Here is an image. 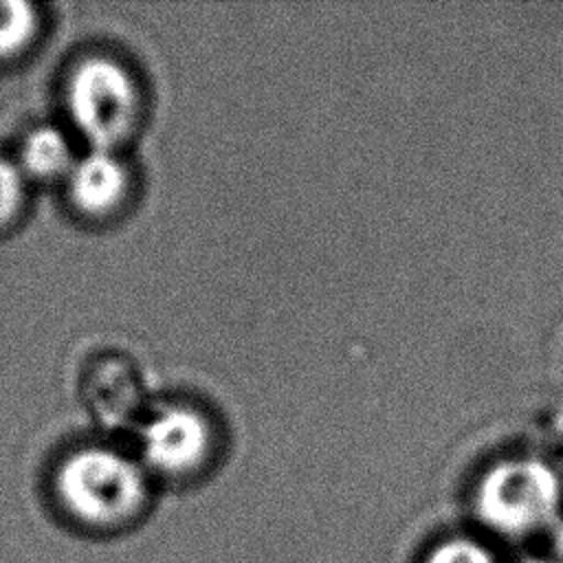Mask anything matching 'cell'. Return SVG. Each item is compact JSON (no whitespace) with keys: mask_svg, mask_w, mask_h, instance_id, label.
Here are the masks:
<instances>
[{"mask_svg":"<svg viewBox=\"0 0 563 563\" xmlns=\"http://www.w3.org/2000/svg\"><path fill=\"white\" fill-rule=\"evenodd\" d=\"M213 427L189 405H169L152 413L139 431V462L152 479H189L209 464Z\"/></svg>","mask_w":563,"mask_h":563,"instance_id":"obj_4","label":"cell"},{"mask_svg":"<svg viewBox=\"0 0 563 563\" xmlns=\"http://www.w3.org/2000/svg\"><path fill=\"white\" fill-rule=\"evenodd\" d=\"M26 200V176L15 161L0 158V229L9 227Z\"/></svg>","mask_w":563,"mask_h":563,"instance_id":"obj_9","label":"cell"},{"mask_svg":"<svg viewBox=\"0 0 563 563\" xmlns=\"http://www.w3.org/2000/svg\"><path fill=\"white\" fill-rule=\"evenodd\" d=\"M152 482L139 457L110 446H81L55 468L53 495L68 523L106 537L125 532L145 517Z\"/></svg>","mask_w":563,"mask_h":563,"instance_id":"obj_1","label":"cell"},{"mask_svg":"<svg viewBox=\"0 0 563 563\" xmlns=\"http://www.w3.org/2000/svg\"><path fill=\"white\" fill-rule=\"evenodd\" d=\"M37 7L24 0H0V64L22 55L40 31Z\"/></svg>","mask_w":563,"mask_h":563,"instance_id":"obj_7","label":"cell"},{"mask_svg":"<svg viewBox=\"0 0 563 563\" xmlns=\"http://www.w3.org/2000/svg\"><path fill=\"white\" fill-rule=\"evenodd\" d=\"M422 563H497L493 550L479 539L455 534L433 543Z\"/></svg>","mask_w":563,"mask_h":563,"instance_id":"obj_8","label":"cell"},{"mask_svg":"<svg viewBox=\"0 0 563 563\" xmlns=\"http://www.w3.org/2000/svg\"><path fill=\"white\" fill-rule=\"evenodd\" d=\"M64 101L73 128L90 150L117 152L143 114V92L134 73L110 55L77 62L66 77Z\"/></svg>","mask_w":563,"mask_h":563,"instance_id":"obj_2","label":"cell"},{"mask_svg":"<svg viewBox=\"0 0 563 563\" xmlns=\"http://www.w3.org/2000/svg\"><path fill=\"white\" fill-rule=\"evenodd\" d=\"M519 563H559V561H554L552 556H528V559H523Z\"/></svg>","mask_w":563,"mask_h":563,"instance_id":"obj_11","label":"cell"},{"mask_svg":"<svg viewBox=\"0 0 563 563\" xmlns=\"http://www.w3.org/2000/svg\"><path fill=\"white\" fill-rule=\"evenodd\" d=\"M75 161L70 139L55 125H40L24 136L15 163L26 180H53L66 178Z\"/></svg>","mask_w":563,"mask_h":563,"instance_id":"obj_6","label":"cell"},{"mask_svg":"<svg viewBox=\"0 0 563 563\" xmlns=\"http://www.w3.org/2000/svg\"><path fill=\"white\" fill-rule=\"evenodd\" d=\"M559 504V475L537 457L497 462L482 475L473 495V508L482 526L504 537H528L552 528Z\"/></svg>","mask_w":563,"mask_h":563,"instance_id":"obj_3","label":"cell"},{"mask_svg":"<svg viewBox=\"0 0 563 563\" xmlns=\"http://www.w3.org/2000/svg\"><path fill=\"white\" fill-rule=\"evenodd\" d=\"M64 180L70 205L88 218L114 213L130 196L132 185L125 161L112 150H88L77 156Z\"/></svg>","mask_w":563,"mask_h":563,"instance_id":"obj_5","label":"cell"},{"mask_svg":"<svg viewBox=\"0 0 563 563\" xmlns=\"http://www.w3.org/2000/svg\"><path fill=\"white\" fill-rule=\"evenodd\" d=\"M550 541H552V559L563 563V521H554L550 528Z\"/></svg>","mask_w":563,"mask_h":563,"instance_id":"obj_10","label":"cell"}]
</instances>
